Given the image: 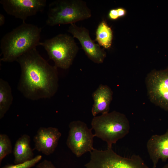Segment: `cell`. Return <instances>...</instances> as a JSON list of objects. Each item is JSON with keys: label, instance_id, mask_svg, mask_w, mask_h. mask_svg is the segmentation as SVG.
Here are the masks:
<instances>
[{"label": "cell", "instance_id": "6da1fadb", "mask_svg": "<svg viewBox=\"0 0 168 168\" xmlns=\"http://www.w3.org/2000/svg\"><path fill=\"white\" fill-rule=\"evenodd\" d=\"M16 61L21 69L17 88L25 97L35 100L54 96L58 86L57 67L49 64L36 48L23 54Z\"/></svg>", "mask_w": 168, "mask_h": 168}, {"label": "cell", "instance_id": "7a4b0ae2", "mask_svg": "<svg viewBox=\"0 0 168 168\" xmlns=\"http://www.w3.org/2000/svg\"><path fill=\"white\" fill-rule=\"evenodd\" d=\"M41 28L34 25L22 23L6 34L2 38L0 61L12 62L39 45Z\"/></svg>", "mask_w": 168, "mask_h": 168}, {"label": "cell", "instance_id": "3957f363", "mask_svg": "<svg viewBox=\"0 0 168 168\" xmlns=\"http://www.w3.org/2000/svg\"><path fill=\"white\" fill-rule=\"evenodd\" d=\"M91 125L95 136L105 142L107 147H112L113 144L125 137L130 128L126 116L115 111L94 117Z\"/></svg>", "mask_w": 168, "mask_h": 168}, {"label": "cell", "instance_id": "277c9868", "mask_svg": "<svg viewBox=\"0 0 168 168\" xmlns=\"http://www.w3.org/2000/svg\"><path fill=\"white\" fill-rule=\"evenodd\" d=\"M91 10L82 0H57L49 5L46 24H72L90 18Z\"/></svg>", "mask_w": 168, "mask_h": 168}, {"label": "cell", "instance_id": "5b68a950", "mask_svg": "<svg viewBox=\"0 0 168 168\" xmlns=\"http://www.w3.org/2000/svg\"><path fill=\"white\" fill-rule=\"evenodd\" d=\"M39 45L44 48L55 66L64 69L72 65L79 50L73 36L66 34L40 42Z\"/></svg>", "mask_w": 168, "mask_h": 168}, {"label": "cell", "instance_id": "8992f818", "mask_svg": "<svg viewBox=\"0 0 168 168\" xmlns=\"http://www.w3.org/2000/svg\"><path fill=\"white\" fill-rule=\"evenodd\" d=\"M69 130L66 141L68 148L77 157H80L94 149L93 139L95 135L87 124L80 120L71 122L69 124Z\"/></svg>", "mask_w": 168, "mask_h": 168}, {"label": "cell", "instance_id": "52a82bcc", "mask_svg": "<svg viewBox=\"0 0 168 168\" xmlns=\"http://www.w3.org/2000/svg\"><path fill=\"white\" fill-rule=\"evenodd\" d=\"M146 82L151 101L168 111V69L152 71L147 76Z\"/></svg>", "mask_w": 168, "mask_h": 168}, {"label": "cell", "instance_id": "ba28073f", "mask_svg": "<svg viewBox=\"0 0 168 168\" xmlns=\"http://www.w3.org/2000/svg\"><path fill=\"white\" fill-rule=\"evenodd\" d=\"M46 0H1L0 3L6 12L25 22L27 18L42 11Z\"/></svg>", "mask_w": 168, "mask_h": 168}, {"label": "cell", "instance_id": "9c48e42d", "mask_svg": "<svg viewBox=\"0 0 168 168\" xmlns=\"http://www.w3.org/2000/svg\"><path fill=\"white\" fill-rule=\"evenodd\" d=\"M68 31L74 38L79 41L82 48L88 58L93 62L100 64L103 63L106 53L98 44L91 38L88 30L85 27H79L75 23L70 24Z\"/></svg>", "mask_w": 168, "mask_h": 168}, {"label": "cell", "instance_id": "30bf717a", "mask_svg": "<svg viewBox=\"0 0 168 168\" xmlns=\"http://www.w3.org/2000/svg\"><path fill=\"white\" fill-rule=\"evenodd\" d=\"M93 168H149L139 155H133L126 158L118 155L114 151H110L100 156Z\"/></svg>", "mask_w": 168, "mask_h": 168}, {"label": "cell", "instance_id": "8fae6325", "mask_svg": "<svg viewBox=\"0 0 168 168\" xmlns=\"http://www.w3.org/2000/svg\"><path fill=\"white\" fill-rule=\"evenodd\" d=\"M61 136V133L57 128L41 127L33 138L35 149L49 155L54 152Z\"/></svg>", "mask_w": 168, "mask_h": 168}, {"label": "cell", "instance_id": "7c38bea8", "mask_svg": "<svg viewBox=\"0 0 168 168\" xmlns=\"http://www.w3.org/2000/svg\"><path fill=\"white\" fill-rule=\"evenodd\" d=\"M147 147L152 168L156 167L160 159L166 162L168 159V129L163 134L152 136L147 141Z\"/></svg>", "mask_w": 168, "mask_h": 168}, {"label": "cell", "instance_id": "4fadbf2b", "mask_svg": "<svg viewBox=\"0 0 168 168\" xmlns=\"http://www.w3.org/2000/svg\"><path fill=\"white\" fill-rule=\"evenodd\" d=\"M112 97L113 92L109 86L103 84L99 86L92 94L94 103L91 112L94 117L100 113L103 114L109 113Z\"/></svg>", "mask_w": 168, "mask_h": 168}, {"label": "cell", "instance_id": "5bb4252c", "mask_svg": "<svg viewBox=\"0 0 168 168\" xmlns=\"http://www.w3.org/2000/svg\"><path fill=\"white\" fill-rule=\"evenodd\" d=\"M30 142V136L27 134L23 135L16 141L13 151L15 164L23 163L34 158Z\"/></svg>", "mask_w": 168, "mask_h": 168}, {"label": "cell", "instance_id": "9a60e30c", "mask_svg": "<svg viewBox=\"0 0 168 168\" xmlns=\"http://www.w3.org/2000/svg\"><path fill=\"white\" fill-rule=\"evenodd\" d=\"M13 100L12 89L8 83L0 79V119L9 110Z\"/></svg>", "mask_w": 168, "mask_h": 168}, {"label": "cell", "instance_id": "2e32d148", "mask_svg": "<svg viewBox=\"0 0 168 168\" xmlns=\"http://www.w3.org/2000/svg\"><path fill=\"white\" fill-rule=\"evenodd\" d=\"M95 40L104 48L108 49L111 46L113 33L111 27L104 20L98 25L96 31Z\"/></svg>", "mask_w": 168, "mask_h": 168}, {"label": "cell", "instance_id": "e0dca14e", "mask_svg": "<svg viewBox=\"0 0 168 168\" xmlns=\"http://www.w3.org/2000/svg\"><path fill=\"white\" fill-rule=\"evenodd\" d=\"M12 146L9 137L5 134H0V163L7 156L12 152Z\"/></svg>", "mask_w": 168, "mask_h": 168}, {"label": "cell", "instance_id": "ac0fdd59", "mask_svg": "<svg viewBox=\"0 0 168 168\" xmlns=\"http://www.w3.org/2000/svg\"><path fill=\"white\" fill-rule=\"evenodd\" d=\"M42 158L41 155H38L32 159L27 161L15 165H7L2 168H31L39 162Z\"/></svg>", "mask_w": 168, "mask_h": 168}, {"label": "cell", "instance_id": "d6986e66", "mask_svg": "<svg viewBox=\"0 0 168 168\" xmlns=\"http://www.w3.org/2000/svg\"><path fill=\"white\" fill-rule=\"evenodd\" d=\"M36 168H56L52 162L47 160L44 161L37 165Z\"/></svg>", "mask_w": 168, "mask_h": 168}, {"label": "cell", "instance_id": "ffe728a7", "mask_svg": "<svg viewBox=\"0 0 168 168\" xmlns=\"http://www.w3.org/2000/svg\"><path fill=\"white\" fill-rule=\"evenodd\" d=\"M108 16L109 19L112 20H115L118 19L119 17L117 9H111L108 13Z\"/></svg>", "mask_w": 168, "mask_h": 168}, {"label": "cell", "instance_id": "44dd1931", "mask_svg": "<svg viewBox=\"0 0 168 168\" xmlns=\"http://www.w3.org/2000/svg\"><path fill=\"white\" fill-rule=\"evenodd\" d=\"M117 9L119 17H121L125 16L126 13V10L122 7L118 8Z\"/></svg>", "mask_w": 168, "mask_h": 168}, {"label": "cell", "instance_id": "7402d4cb", "mask_svg": "<svg viewBox=\"0 0 168 168\" xmlns=\"http://www.w3.org/2000/svg\"><path fill=\"white\" fill-rule=\"evenodd\" d=\"M5 22L4 16L2 14H0V26H2L4 24Z\"/></svg>", "mask_w": 168, "mask_h": 168}, {"label": "cell", "instance_id": "603a6c76", "mask_svg": "<svg viewBox=\"0 0 168 168\" xmlns=\"http://www.w3.org/2000/svg\"><path fill=\"white\" fill-rule=\"evenodd\" d=\"M162 168H168V163L165 165Z\"/></svg>", "mask_w": 168, "mask_h": 168}]
</instances>
